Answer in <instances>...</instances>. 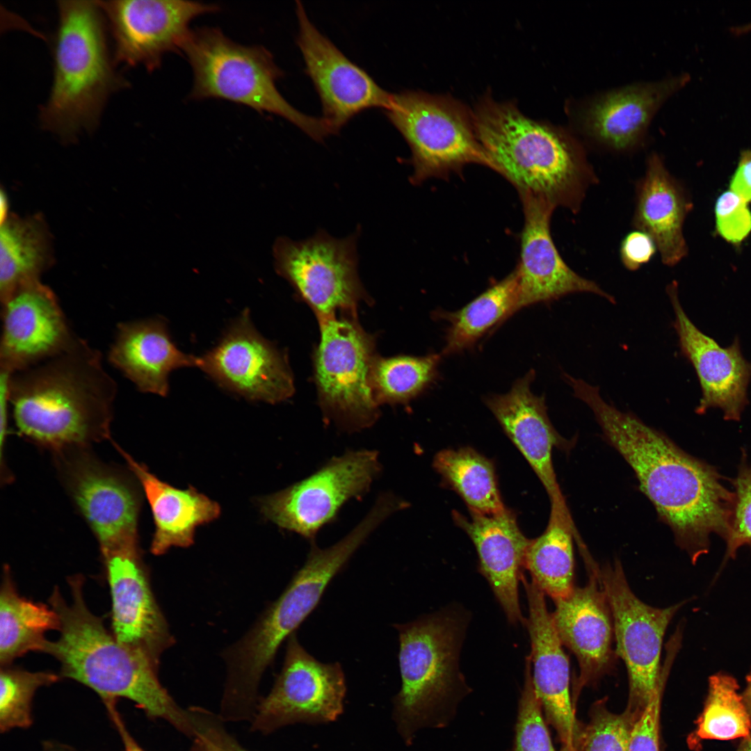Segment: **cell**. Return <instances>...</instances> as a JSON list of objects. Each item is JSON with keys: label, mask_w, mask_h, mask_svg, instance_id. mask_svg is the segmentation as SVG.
<instances>
[{"label": "cell", "mask_w": 751, "mask_h": 751, "mask_svg": "<svg viewBox=\"0 0 751 751\" xmlns=\"http://www.w3.org/2000/svg\"><path fill=\"white\" fill-rule=\"evenodd\" d=\"M731 482L734 488V503L722 565L734 559L742 546L751 547V464L748 462L744 451L738 474Z\"/></svg>", "instance_id": "obj_41"}, {"label": "cell", "mask_w": 751, "mask_h": 751, "mask_svg": "<svg viewBox=\"0 0 751 751\" xmlns=\"http://www.w3.org/2000/svg\"><path fill=\"white\" fill-rule=\"evenodd\" d=\"M520 198L524 221L519 262L515 269L517 278L515 312L574 293H591L615 304L613 296L596 282L577 274L562 259L550 231L551 215L556 207L541 198Z\"/></svg>", "instance_id": "obj_21"}, {"label": "cell", "mask_w": 751, "mask_h": 751, "mask_svg": "<svg viewBox=\"0 0 751 751\" xmlns=\"http://www.w3.org/2000/svg\"><path fill=\"white\" fill-rule=\"evenodd\" d=\"M60 478L96 538L101 554L140 547V485L135 476L74 448L55 454Z\"/></svg>", "instance_id": "obj_11"}, {"label": "cell", "mask_w": 751, "mask_h": 751, "mask_svg": "<svg viewBox=\"0 0 751 751\" xmlns=\"http://www.w3.org/2000/svg\"><path fill=\"white\" fill-rule=\"evenodd\" d=\"M598 570L588 572V581L583 587L575 586L568 597L554 600L555 610L551 616L556 631L579 664V675L574 686L575 699L583 687L595 684L611 672L617 658L613 647L612 612Z\"/></svg>", "instance_id": "obj_23"}, {"label": "cell", "mask_w": 751, "mask_h": 751, "mask_svg": "<svg viewBox=\"0 0 751 751\" xmlns=\"http://www.w3.org/2000/svg\"><path fill=\"white\" fill-rule=\"evenodd\" d=\"M690 207L661 158L652 155L638 190L634 225L651 236L668 266L677 264L687 254L683 225Z\"/></svg>", "instance_id": "obj_30"}, {"label": "cell", "mask_w": 751, "mask_h": 751, "mask_svg": "<svg viewBox=\"0 0 751 751\" xmlns=\"http://www.w3.org/2000/svg\"><path fill=\"white\" fill-rule=\"evenodd\" d=\"M381 469L376 451H348L305 479L268 496L264 516L279 527L314 540L344 504L370 488Z\"/></svg>", "instance_id": "obj_14"}, {"label": "cell", "mask_w": 751, "mask_h": 751, "mask_svg": "<svg viewBox=\"0 0 751 751\" xmlns=\"http://www.w3.org/2000/svg\"><path fill=\"white\" fill-rule=\"evenodd\" d=\"M180 50L193 70L191 99H223L277 115L318 142L331 134L322 118L299 111L280 93L276 81L282 71L262 46L238 44L219 29L206 26L191 29Z\"/></svg>", "instance_id": "obj_8"}, {"label": "cell", "mask_w": 751, "mask_h": 751, "mask_svg": "<svg viewBox=\"0 0 751 751\" xmlns=\"http://www.w3.org/2000/svg\"><path fill=\"white\" fill-rule=\"evenodd\" d=\"M58 13L53 81L39 122L60 141L71 143L97 128L111 95L129 83L115 69L97 1H59Z\"/></svg>", "instance_id": "obj_5"}, {"label": "cell", "mask_w": 751, "mask_h": 751, "mask_svg": "<svg viewBox=\"0 0 751 751\" xmlns=\"http://www.w3.org/2000/svg\"><path fill=\"white\" fill-rule=\"evenodd\" d=\"M117 391L99 351L78 337L8 383L17 433L54 454L110 438Z\"/></svg>", "instance_id": "obj_2"}, {"label": "cell", "mask_w": 751, "mask_h": 751, "mask_svg": "<svg viewBox=\"0 0 751 751\" xmlns=\"http://www.w3.org/2000/svg\"><path fill=\"white\" fill-rule=\"evenodd\" d=\"M469 617L456 606L402 624L398 632L401 688L393 700V719L407 745L426 727H445L458 703L471 691L459 670Z\"/></svg>", "instance_id": "obj_6"}, {"label": "cell", "mask_w": 751, "mask_h": 751, "mask_svg": "<svg viewBox=\"0 0 751 751\" xmlns=\"http://www.w3.org/2000/svg\"><path fill=\"white\" fill-rule=\"evenodd\" d=\"M738 688L736 679L728 674L718 672L709 677L704 709L688 738L691 748L700 750L706 739L745 738L751 734V717Z\"/></svg>", "instance_id": "obj_36"}, {"label": "cell", "mask_w": 751, "mask_h": 751, "mask_svg": "<svg viewBox=\"0 0 751 751\" xmlns=\"http://www.w3.org/2000/svg\"><path fill=\"white\" fill-rule=\"evenodd\" d=\"M517 288L514 270L462 309L441 313L439 317L449 323L443 353H456L472 346L491 328L515 313Z\"/></svg>", "instance_id": "obj_34"}, {"label": "cell", "mask_w": 751, "mask_h": 751, "mask_svg": "<svg viewBox=\"0 0 751 751\" xmlns=\"http://www.w3.org/2000/svg\"><path fill=\"white\" fill-rule=\"evenodd\" d=\"M59 628V619L49 606L21 596L9 567L3 569L0 589V663H11L29 652H42L45 634Z\"/></svg>", "instance_id": "obj_33"}, {"label": "cell", "mask_w": 751, "mask_h": 751, "mask_svg": "<svg viewBox=\"0 0 751 751\" xmlns=\"http://www.w3.org/2000/svg\"><path fill=\"white\" fill-rule=\"evenodd\" d=\"M113 42L115 65L152 72L169 51H180L195 17L219 10L215 4L182 0L97 1Z\"/></svg>", "instance_id": "obj_16"}, {"label": "cell", "mask_w": 751, "mask_h": 751, "mask_svg": "<svg viewBox=\"0 0 751 751\" xmlns=\"http://www.w3.org/2000/svg\"><path fill=\"white\" fill-rule=\"evenodd\" d=\"M656 250V244L651 236L637 229L628 234L622 241L620 256L627 268L636 270L649 261Z\"/></svg>", "instance_id": "obj_45"}, {"label": "cell", "mask_w": 751, "mask_h": 751, "mask_svg": "<svg viewBox=\"0 0 751 751\" xmlns=\"http://www.w3.org/2000/svg\"><path fill=\"white\" fill-rule=\"evenodd\" d=\"M575 528L569 510L551 506L548 524L531 540L524 568L532 581L553 600L568 597L575 588L574 538Z\"/></svg>", "instance_id": "obj_32"}, {"label": "cell", "mask_w": 751, "mask_h": 751, "mask_svg": "<svg viewBox=\"0 0 751 751\" xmlns=\"http://www.w3.org/2000/svg\"><path fill=\"white\" fill-rule=\"evenodd\" d=\"M314 357L319 403L328 419L349 431L373 425L378 417L371 385L374 343L354 317L320 320Z\"/></svg>", "instance_id": "obj_12"}, {"label": "cell", "mask_w": 751, "mask_h": 751, "mask_svg": "<svg viewBox=\"0 0 751 751\" xmlns=\"http://www.w3.org/2000/svg\"><path fill=\"white\" fill-rule=\"evenodd\" d=\"M45 751H70L67 748L60 745L49 744L45 746Z\"/></svg>", "instance_id": "obj_53"}, {"label": "cell", "mask_w": 751, "mask_h": 751, "mask_svg": "<svg viewBox=\"0 0 751 751\" xmlns=\"http://www.w3.org/2000/svg\"><path fill=\"white\" fill-rule=\"evenodd\" d=\"M737 751H751V734L743 739Z\"/></svg>", "instance_id": "obj_52"}, {"label": "cell", "mask_w": 751, "mask_h": 751, "mask_svg": "<svg viewBox=\"0 0 751 751\" xmlns=\"http://www.w3.org/2000/svg\"><path fill=\"white\" fill-rule=\"evenodd\" d=\"M51 672H30L11 665H1L0 729L26 728L32 723L31 702L35 691L59 679Z\"/></svg>", "instance_id": "obj_38"}, {"label": "cell", "mask_w": 751, "mask_h": 751, "mask_svg": "<svg viewBox=\"0 0 751 751\" xmlns=\"http://www.w3.org/2000/svg\"><path fill=\"white\" fill-rule=\"evenodd\" d=\"M667 293L675 319L673 326L681 352L693 366L702 389L695 412L703 414L711 407L720 408L727 421H738L748 404V387L751 380V363L741 352L737 337L725 348L700 331L684 310L675 281Z\"/></svg>", "instance_id": "obj_20"}, {"label": "cell", "mask_w": 751, "mask_h": 751, "mask_svg": "<svg viewBox=\"0 0 751 751\" xmlns=\"http://www.w3.org/2000/svg\"><path fill=\"white\" fill-rule=\"evenodd\" d=\"M743 703L751 717V671L746 677V687L741 695Z\"/></svg>", "instance_id": "obj_48"}, {"label": "cell", "mask_w": 751, "mask_h": 751, "mask_svg": "<svg viewBox=\"0 0 751 751\" xmlns=\"http://www.w3.org/2000/svg\"><path fill=\"white\" fill-rule=\"evenodd\" d=\"M472 112L476 136L493 170L514 186L520 197L578 210L591 172L570 134L525 115L515 101L494 100L490 90Z\"/></svg>", "instance_id": "obj_4"}, {"label": "cell", "mask_w": 751, "mask_h": 751, "mask_svg": "<svg viewBox=\"0 0 751 751\" xmlns=\"http://www.w3.org/2000/svg\"><path fill=\"white\" fill-rule=\"evenodd\" d=\"M197 367L218 386L254 401L276 403L294 391L284 356L257 332L244 309Z\"/></svg>", "instance_id": "obj_17"}, {"label": "cell", "mask_w": 751, "mask_h": 751, "mask_svg": "<svg viewBox=\"0 0 751 751\" xmlns=\"http://www.w3.org/2000/svg\"><path fill=\"white\" fill-rule=\"evenodd\" d=\"M8 204L7 195H6V193L3 191V190H1V197H0V221H1V223H3L7 219V218L8 217Z\"/></svg>", "instance_id": "obj_49"}, {"label": "cell", "mask_w": 751, "mask_h": 751, "mask_svg": "<svg viewBox=\"0 0 751 751\" xmlns=\"http://www.w3.org/2000/svg\"><path fill=\"white\" fill-rule=\"evenodd\" d=\"M113 445L138 481L151 508L155 531L150 550L154 554H163L172 547L191 545L196 527L219 516L220 508L216 501L194 488L181 490L161 481L116 443Z\"/></svg>", "instance_id": "obj_29"}, {"label": "cell", "mask_w": 751, "mask_h": 751, "mask_svg": "<svg viewBox=\"0 0 751 751\" xmlns=\"http://www.w3.org/2000/svg\"><path fill=\"white\" fill-rule=\"evenodd\" d=\"M664 680L633 727L629 751H659V718Z\"/></svg>", "instance_id": "obj_43"}, {"label": "cell", "mask_w": 751, "mask_h": 751, "mask_svg": "<svg viewBox=\"0 0 751 751\" xmlns=\"http://www.w3.org/2000/svg\"><path fill=\"white\" fill-rule=\"evenodd\" d=\"M574 396L592 412L606 441L633 470L640 488L691 562L709 550L711 534L726 539L734 493L712 465L680 449L630 412L607 403L599 387L569 376Z\"/></svg>", "instance_id": "obj_1"}, {"label": "cell", "mask_w": 751, "mask_h": 751, "mask_svg": "<svg viewBox=\"0 0 751 751\" xmlns=\"http://www.w3.org/2000/svg\"><path fill=\"white\" fill-rule=\"evenodd\" d=\"M433 467L461 496L469 510L494 514L506 508L493 463L474 449L463 447L441 451L434 457Z\"/></svg>", "instance_id": "obj_35"}, {"label": "cell", "mask_w": 751, "mask_h": 751, "mask_svg": "<svg viewBox=\"0 0 751 751\" xmlns=\"http://www.w3.org/2000/svg\"><path fill=\"white\" fill-rule=\"evenodd\" d=\"M359 232L336 239L323 229L302 241L279 237L273 254L277 274L286 279L319 320L337 311L353 314L366 293L357 273Z\"/></svg>", "instance_id": "obj_13"}, {"label": "cell", "mask_w": 751, "mask_h": 751, "mask_svg": "<svg viewBox=\"0 0 751 751\" xmlns=\"http://www.w3.org/2000/svg\"><path fill=\"white\" fill-rule=\"evenodd\" d=\"M715 217L718 233L729 243L739 244L751 232V211L748 203L730 190L718 197Z\"/></svg>", "instance_id": "obj_42"}, {"label": "cell", "mask_w": 751, "mask_h": 751, "mask_svg": "<svg viewBox=\"0 0 751 751\" xmlns=\"http://www.w3.org/2000/svg\"><path fill=\"white\" fill-rule=\"evenodd\" d=\"M84 577L79 574L67 582V601L58 587L49 606L59 619V638L46 642L42 652L60 664V676L75 680L94 691L105 704L120 698L136 704L150 717L163 719L179 731L194 736L191 712L177 705L160 684L155 664L145 654L127 648L104 626L86 605Z\"/></svg>", "instance_id": "obj_3"}, {"label": "cell", "mask_w": 751, "mask_h": 751, "mask_svg": "<svg viewBox=\"0 0 751 751\" xmlns=\"http://www.w3.org/2000/svg\"><path fill=\"white\" fill-rule=\"evenodd\" d=\"M729 190L748 204L751 202V150L741 152L737 167L729 181Z\"/></svg>", "instance_id": "obj_46"}, {"label": "cell", "mask_w": 751, "mask_h": 751, "mask_svg": "<svg viewBox=\"0 0 751 751\" xmlns=\"http://www.w3.org/2000/svg\"><path fill=\"white\" fill-rule=\"evenodd\" d=\"M440 360L438 355L376 357L371 385L377 403H406L433 381Z\"/></svg>", "instance_id": "obj_37"}, {"label": "cell", "mask_w": 751, "mask_h": 751, "mask_svg": "<svg viewBox=\"0 0 751 751\" xmlns=\"http://www.w3.org/2000/svg\"><path fill=\"white\" fill-rule=\"evenodd\" d=\"M122 738L124 751H144L127 730L116 709V704L105 705Z\"/></svg>", "instance_id": "obj_47"}, {"label": "cell", "mask_w": 751, "mask_h": 751, "mask_svg": "<svg viewBox=\"0 0 751 751\" xmlns=\"http://www.w3.org/2000/svg\"><path fill=\"white\" fill-rule=\"evenodd\" d=\"M346 691L341 665L316 660L293 633L289 636L282 671L256 709L253 728L269 733L294 723L334 721L343 711Z\"/></svg>", "instance_id": "obj_15"}, {"label": "cell", "mask_w": 751, "mask_h": 751, "mask_svg": "<svg viewBox=\"0 0 751 751\" xmlns=\"http://www.w3.org/2000/svg\"><path fill=\"white\" fill-rule=\"evenodd\" d=\"M640 716L628 709L621 713L610 711L606 702L594 703L590 721L584 728L583 751H629L631 733Z\"/></svg>", "instance_id": "obj_39"}, {"label": "cell", "mask_w": 751, "mask_h": 751, "mask_svg": "<svg viewBox=\"0 0 751 751\" xmlns=\"http://www.w3.org/2000/svg\"><path fill=\"white\" fill-rule=\"evenodd\" d=\"M386 519L373 507L362 521L334 544H312L304 565L255 626L226 652L227 684L237 695H256L261 677L283 640L289 637L319 602L326 587L371 533Z\"/></svg>", "instance_id": "obj_7"}, {"label": "cell", "mask_w": 751, "mask_h": 751, "mask_svg": "<svg viewBox=\"0 0 751 751\" xmlns=\"http://www.w3.org/2000/svg\"><path fill=\"white\" fill-rule=\"evenodd\" d=\"M689 80L690 76L683 74L626 86L593 97L574 108V127L613 150L632 148L643 139L660 107Z\"/></svg>", "instance_id": "obj_25"}, {"label": "cell", "mask_w": 751, "mask_h": 751, "mask_svg": "<svg viewBox=\"0 0 751 751\" xmlns=\"http://www.w3.org/2000/svg\"><path fill=\"white\" fill-rule=\"evenodd\" d=\"M730 31L735 35L747 34L751 32V22L732 27Z\"/></svg>", "instance_id": "obj_50"}, {"label": "cell", "mask_w": 751, "mask_h": 751, "mask_svg": "<svg viewBox=\"0 0 751 751\" xmlns=\"http://www.w3.org/2000/svg\"><path fill=\"white\" fill-rule=\"evenodd\" d=\"M455 524L469 535L478 557V570L486 579L512 624L524 623L519 601V583L531 540L521 531L515 514L505 508L494 514L469 510L453 512Z\"/></svg>", "instance_id": "obj_27"}, {"label": "cell", "mask_w": 751, "mask_h": 751, "mask_svg": "<svg viewBox=\"0 0 751 751\" xmlns=\"http://www.w3.org/2000/svg\"><path fill=\"white\" fill-rule=\"evenodd\" d=\"M111 597V631L121 644L158 665L172 644L152 593L140 547L102 555Z\"/></svg>", "instance_id": "obj_22"}, {"label": "cell", "mask_w": 751, "mask_h": 751, "mask_svg": "<svg viewBox=\"0 0 751 751\" xmlns=\"http://www.w3.org/2000/svg\"><path fill=\"white\" fill-rule=\"evenodd\" d=\"M512 751H556L533 685L529 656L526 659L524 684L518 704Z\"/></svg>", "instance_id": "obj_40"}, {"label": "cell", "mask_w": 751, "mask_h": 751, "mask_svg": "<svg viewBox=\"0 0 751 751\" xmlns=\"http://www.w3.org/2000/svg\"><path fill=\"white\" fill-rule=\"evenodd\" d=\"M534 378L531 370L517 379L508 392L488 396L485 403L541 481L551 506L568 508L554 469L552 451L554 448L567 451L572 442L553 426L544 397L531 391Z\"/></svg>", "instance_id": "obj_26"}, {"label": "cell", "mask_w": 751, "mask_h": 751, "mask_svg": "<svg viewBox=\"0 0 751 751\" xmlns=\"http://www.w3.org/2000/svg\"><path fill=\"white\" fill-rule=\"evenodd\" d=\"M598 576L612 612L615 652L629 678L626 708L640 716L661 683L677 654L668 649L663 668L661 654L665 631L684 601L665 608L644 603L631 590L618 560L599 568Z\"/></svg>", "instance_id": "obj_10"}, {"label": "cell", "mask_w": 751, "mask_h": 751, "mask_svg": "<svg viewBox=\"0 0 751 751\" xmlns=\"http://www.w3.org/2000/svg\"><path fill=\"white\" fill-rule=\"evenodd\" d=\"M191 751H211L208 745L200 738H195V744Z\"/></svg>", "instance_id": "obj_51"}, {"label": "cell", "mask_w": 751, "mask_h": 751, "mask_svg": "<svg viewBox=\"0 0 751 751\" xmlns=\"http://www.w3.org/2000/svg\"><path fill=\"white\" fill-rule=\"evenodd\" d=\"M385 113L411 151V183L447 178L469 164H493L475 131L473 112L450 95L421 90L392 94Z\"/></svg>", "instance_id": "obj_9"}, {"label": "cell", "mask_w": 751, "mask_h": 751, "mask_svg": "<svg viewBox=\"0 0 751 751\" xmlns=\"http://www.w3.org/2000/svg\"><path fill=\"white\" fill-rule=\"evenodd\" d=\"M195 737L200 738L211 751H247L227 734L207 713L193 711Z\"/></svg>", "instance_id": "obj_44"}, {"label": "cell", "mask_w": 751, "mask_h": 751, "mask_svg": "<svg viewBox=\"0 0 751 751\" xmlns=\"http://www.w3.org/2000/svg\"><path fill=\"white\" fill-rule=\"evenodd\" d=\"M299 31L297 44L305 71L320 97L323 119L331 134L355 115L370 108L386 109L392 94L380 87L362 68L349 60L309 20L296 1Z\"/></svg>", "instance_id": "obj_18"}, {"label": "cell", "mask_w": 751, "mask_h": 751, "mask_svg": "<svg viewBox=\"0 0 751 751\" xmlns=\"http://www.w3.org/2000/svg\"><path fill=\"white\" fill-rule=\"evenodd\" d=\"M528 605L525 619L531 644L533 685L545 718L562 745L581 748L584 729L574 716L570 695V662L556 631L544 592L523 575Z\"/></svg>", "instance_id": "obj_24"}, {"label": "cell", "mask_w": 751, "mask_h": 751, "mask_svg": "<svg viewBox=\"0 0 751 751\" xmlns=\"http://www.w3.org/2000/svg\"><path fill=\"white\" fill-rule=\"evenodd\" d=\"M1 304L0 369L13 373L67 348L76 339L56 296L38 280L26 283Z\"/></svg>", "instance_id": "obj_19"}, {"label": "cell", "mask_w": 751, "mask_h": 751, "mask_svg": "<svg viewBox=\"0 0 751 751\" xmlns=\"http://www.w3.org/2000/svg\"><path fill=\"white\" fill-rule=\"evenodd\" d=\"M0 300L19 286L38 280L53 262L51 239L39 214L8 216L0 230Z\"/></svg>", "instance_id": "obj_31"}, {"label": "cell", "mask_w": 751, "mask_h": 751, "mask_svg": "<svg viewBox=\"0 0 751 751\" xmlns=\"http://www.w3.org/2000/svg\"><path fill=\"white\" fill-rule=\"evenodd\" d=\"M560 751H579V750L572 744H564Z\"/></svg>", "instance_id": "obj_54"}, {"label": "cell", "mask_w": 751, "mask_h": 751, "mask_svg": "<svg viewBox=\"0 0 751 751\" xmlns=\"http://www.w3.org/2000/svg\"><path fill=\"white\" fill-rule=\"evenodd\" d=\"M108 358L140 391L161 396L168 394L173 370L197 367V361L177 347L161 318L118 323Z\"/></svg>", "instance_id": "obj_28"}]
</instances>
